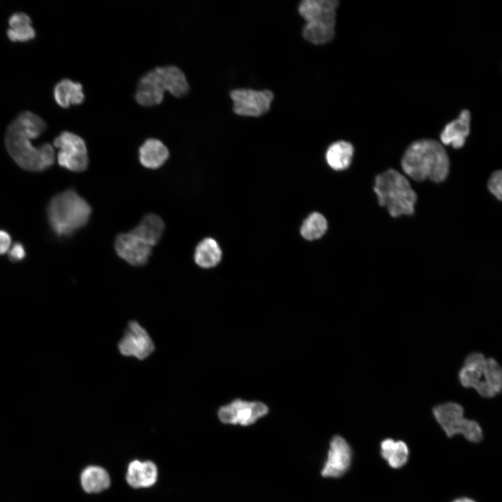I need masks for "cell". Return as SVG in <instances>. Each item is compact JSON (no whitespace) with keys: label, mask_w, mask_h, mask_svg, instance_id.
Returning <instances> with one entry per match:
<instances>
[{"label":"cell","mask_w":502,"mask_h":502,"mask_svg":"<svg viewBox=\"0 0 502 502\" xmlns=\"http://www.w3.org/2000/svg\"><path fill=\"white\" fill-rule=\"evenodd\" d=\"M404 174L416 181H443L448 175L450 160L443 144L433 139L413 142L401 160Z\"/></svg>","instance_id":"obj_2"},{"label":"cell","mask_w":502,"mask_h":502,"mask_svg":"<svg viewBox=\"0 0 502 502\" xmlns=\"http://www.w3.org/2000/svg\"><path fill=\"white\" fill-rule=\"evenodd\" d=\"M164 229L162 218L154 213H148L130 232L152 247L160 241Z\"/></svg>","instance_id":"obj_19"},{"label":"cell","mask_w":502,"mask_h":502,"mask_svg":"<svg viewBox=\"0 0 502 502\" xmlns=\"http://www.w3.org/2000/svg\"><path fill=\"white\" fill-rule=\"evenodd\" d=\"M53 95L56 102L63 108H68L71 105H80L84 100L82 85L67 78L55 85Z\"/></svg>","instance_id":"obj_18"},{"label":"cell","mask_w":502,"mask_h":502,"mask_svg":"<svg viewBox=\"0 0 502 502\" xmlns=\"http://www.w3.org/2000/svg\"><path fill=\"white\" fill-rule=\"evenodd\" d=\"M118 349L125 356L143 360L154 351V344L146 329L138 322L131 321L118 343Z\"/></svg>","instance_id":"obj_12"},{"label":"cell","mask_w":502,"mask_h":502,"mask_svg":"<svg viewBox=\"0 0 502 502\" xmlns=\"http://www.w3.org/2000/svg\"><path fill=\"white\" fill-rule=\"evenodd\" d=\"M458 378L463 387L474 389L482 397H494L502 389V369L499 363L480 352L470 353L465 358Z\"/></svg>","instance_id":"obj_6"},{"label":"cell","mask_w":502,"mask_h":502,"mask_svg":"<svg viewBox=\"0 0 502 502\" xmlns=\"http://www.w3.org/2000/svg\"><path fill=\"white\" fill-rule=\"evenodd\" d=\"M8 259L12 262H20L26 257V250L24 245L20 243H15L8 252Z\"/></svg>","instance_id":"obj_28"},{"label":"cell","mask_w":502,"mask_h":502,"mask_svg":"<svg viewBox=\"0 0 502 502\" xmlns=\"http://www.w3.org/2000/svg\"><path fill=\"white\" fill-rule=\"evenodd\" d=\"M233 109L239 116L257 117L266 114L273 100V93L267 89H237L230 92Z\"/></svg>","instance_id":"obj_11"},{"label":"cell","mask_w":502,"mask_h":502,"mask_svg":"<svg viewBox=\"0 0 502 502\" xmlns=\"http://www.w3.org/2000/svg\"><path fill=\"white\" fill-rule=\"evenodd\" d=\"M487 188L489 192L499 200L502 198V172L501 170L494 172L490 176Z\"/></svg>","instance_id":"obj_27"},{"label":"cell","mask_w":502,"mask_h":502,"mask_svg":"<svg viewBox=\"0 0 502 502\" xmlns=\"http://www.w3.org/2000/svg\"><path fill=\"white\" fill-rule=\"evenodd\" d=\"M188 91L189 84L184 73L176 66H166L156 67L141 77L135 98L140 105L151 107L162 102L165 91L181 98Z\"/></svg>","instance_id":"obj_4"},{"label":"cell","mask_w":502,"mask_h":502,"mask_svg":"<svg viewBox=\"0 0 502 502\" xmlns=\"http://www.w3.org/2000/svg\"><path fill=\"white\" fill-rule=\"evenodd\" d=\"M11 247V237L10 234L0 229V255L8 252Z\"/></svg>","instance_id":"obj_29"},{"label":"cell","mask_w":502,"mask_h":502,"mask_svg":"<svg viewBox=\"0 0 502 502\" xmlns=\"http://www.w3.org/2000/svg\"><path fill=\"white\" fill-rule=\"evenodd\" d=\"M169 150L159 139L149 138L139 147V159L141 164L149 169L160 167L169 158Z\"/></svg>","instance_id":"obj_17"},{"label":"cell","mask_w":502,"mask_h":502,"mask_svg":"<svg viewBox=\"0 0 502 502\" xmlns=\"http://www.w3.org/2000/svg\"><path fill=\"white\" fill-rule=\"evenodd\" d=\"M327 229V221L319 213L310 214L303 222L301 229V235L307 240L321 237Z\"/></svg>","instance_id":"obj_26"},{"label":"cell","mask_w":502,"mask_h":502,"mask_svg":"<svg viewBox=\"0 0 502 502\" xmlns=\"http://www.w3.org/2000/svg\"><path fill=\"white\" fill-rule=\"evenodd\" d=\"M53 145L59 149L57 162L61 167L73 172H82L87 169V148L80 136L69 131H63L54 139Z\"/></svg>","instance_id":"obj_8"},{"label":"cell","mask_w":502,"mask_h":502,"mask_svg":"<svg viewBox=\"0 0 502 502\" xmlns=\"http://www.w3.org/2000/svg\"><path fill=\"white\" fill-rule=\"evenodd\" d=\"M10 27L7 29V36L12 42H26L33 39L36 31L31 26L30 17L24 13H13L8 20Z\"/></svg>","instance_id":"obj_22"},{"label":"cell","mask_w":502,"mask_h":502,"mask_svg":"<svg viewBox=\"0 0 502 502\" xmlns=\"http://www.w3.org/2000/svg\"><path fill=\"white\" fill-rule=\"evenodd\" d=\"M452 502H476V501L474 500L467 498V497H462V498L457 499Z\"/></svg>","instance_id":"obj_30"},{"label":"cell","mask_w":502,"mask_h":502,"mask_svg":"<svg viewBox=\"0 0 502 502\" xmlns=\"http://www.w3.org/2000/svg\"><path fill=\"white\" fill-rule=\"evenodd\" d=\"M46 128L45 121L30 111L20 112L7 127L6 148L12 159L23 169L43 172L54 163L52 145L45 143L36 148L31 142L40 137Z\"/></svg>","instance_id":"obj_1"},{"label":"cell","mask_w":502,"mask_h":502,"mask_svg":"<svg viewBox=\"0 0 502 502\" xmlns=\"http://www.w3.org/2000/svg\"><path fill=\"white\" fill-rule=\"evenodd\" d=\"M334 26L322 22H306L303 29V36L308 42L321 45L330 42L335 36Z\"/></svg>","instance_id":"obj_25"},{"label":"cell","mask_w":502,"mask_h":502,"mask_svg":"<svg viewBox=\"0 0 502 502\" xmlns=\"http://www.w3.org/2000/svg\"><path fill=\"white\" fill-rule=\"evenodd\" d=\"M352 459L353 451L348 441L340 435H334L329 441L320 475L324 478H341L350 469Z\"/></svg>","instance_id":"obj_10"},{"label":"cell","mask_w":502,"mask_h":502,"mask_svg":"<svg viewBox=\"0 0 502 502\" xmlns=\"http://www.w3.org/2000/svg\"><path fill=\"white\" fill-rule=\"evenodd\" d=\"M91 208L75 190H66L54 195L47 208V218L53 233L59 238L71 236L89 222Z\"/></svg>","instance_id":"obj_3"},{"label":"cell","mask_w":502,"mask_h":502,"mask_svg":"<svg viewBox=\"0 0 502 502\" xmlns=\"http://www.w3.org/2000/svg\"><path fill=\"white\" fill-rule=\"evenodd\" d=\"M353 145L347 141H337L332 144L326 153L328 165L335 170H344L351 162L353 154Z\"/></svg>","instance_id":"obj_24"},{"label":"cell","mask_w":502,"mask_h":502,"mask_svg":"<svg viewBox=\"0 0 502 502\" xmlns=\"http://www.w3.org/2000/svg\"><path fill=\"white\" fill-rule=\"evenodd\" d=\"M114 246L117 254L132 266L144 265L151 254V246L132 232L119 234Z\"/></svg>","instance_id":"obj_13"},{"label":"cell","mask_w":502,"mask_h":502,"mask_svg":"<svg viewBox=\"0 0 502 502\" xmlns=\"http://www.w3.org/2000/svg\"><path fill=\"white\" fill-rule=\"evenodd\" d=\"M471 112L463 109L459 116L447 123L440 135L441 143L454 149L462 148L470 132Z\"/></svg>","instance_id":"obj_15"},{"label":"cell","mask_w":502,"mask_h":502,"mask_svg":"<svg viewBox=\"0 0 502 502\" xmlns=\"http://www.w3.org/2000/svg\"><path fill=\"white\" fill-rule=\"evenodd\" d=\"M380 454L391 468L400 469L406 464L409 450L403 441L386 439L380 444Z\"/></svg>","instance_id":"obj_21"},{"label":"cell","mask_w":502,"mask_h":502,"mask_svg":"<svg viewBox=\"0 0 502 502\" xmlns=\"http://www.w3.org/2000/svg\"><path fill=\"white\" fill-rule=\"evenodd\" d=\"M338 5L337 0H303L298 10L306 22H322L335 26Z\"/></svg>","instance_id":"obj_14"},{"label":"cell","mask_w":502,"mask_h":502,"mask_svg":"<svg viewBox=\"0 0 502 502\" xmlns=\"http://www.w3.org/2000/svg\"><path fill=\"white\" fill-rule=\"evenodd\" d=\"M158 478L156 464L150 461L135 459L130 462L127 468L126 480L133 488H146L155 485Z\"/></svg>","instance_id":"obj_16"},{"label":"cell","mask_w":502,"mask_h":502,"mask_svg":"<svg viewBox=\"0 0 502 502\" xmlns=\"http://www.w3.org/2000/svg\"><path fill=\"white\" fill-rule=\"evenodd\" d=\"M82 489L87 493L96 494L107 489L111 484L107 471L102 467L90 465L84 468L80 475Z\"/></svg>","instance_id":"obj_20"},{"label":"cell","mask_w":502,"mask_h":502,"mask_svg":"<svg viewBox=\"0 0 502 502\" xmlns=\"http://www.w3.org/2000/svg\"><path fill=\"white\" fill-rule=\"evenodd\" d=\"M374 191L378 203L385 206L393 218L414 213L417 195L407 178L394 169H388L375 177Z\"/></svg>","instance_id":"obj_5"},{"label":"cell","mask_w":502,"mask_h":502,"mask_svg":"<svg viewBox=\"0 0 502 502\" xmlns=\"http://www.w3.org/2000/svg\"><path fill=\"white\" fill-rule=\"evenodd\" d=\"M432 413L447 436L461 434L473 443L482 440L481 427L476 421L464 416V409L459 404L448 402L438 404L433 408Z\"/></svg>","instance_id":"obj_7"},{"label":"cell","mask_w":502,"mask_h":502,"mask_svg":"<svg viewBox=\"0 0 502 502\" xmlns=\"http://www.w3.org/2000/svg\"><path fill=\"white\" fill-rule=\"evenodd\" d=\"M194 258L199 266L204 268H213L220 261L222 250L215 239L206 238L197 245Z\"/></svg>","instance_id":"obj_23"},{"label":"cell","mask_w":502,"mask_h":502,"mask_svg":"<svg viewBox=\"0 0 502 502\" xmlns=\"http://www.w3.org/2000/svg\"><path fill=\"white\" fill-rule=\"evenodd\" d=\"M268 411V406L261 402L236 399L219 408L218 417L223 424L247 427L255 424Z\"/></svg>","instance_id":"obj_9"}]
</instances>
